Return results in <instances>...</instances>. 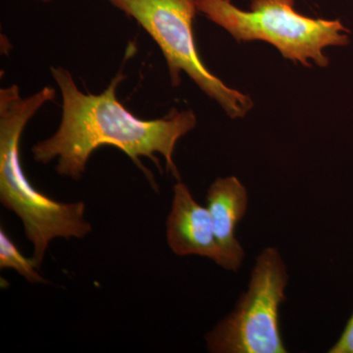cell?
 I'll use <instances>...</instances> for the list:
<instances>
[{
	"label": "cell",
	"mask_w": 353,
	"mask_h": 353,
	"mask_svg": "<svg viewBox=\"0 0 353 353\" xmlns=\"http://www.w3.org/2000/svg\"><path fill=\"white\" fill-rule=\"evenodd\" d=\"M62 97V117L57 131L32 148L34 161L48 164L57 159L58 175L80 180L92 153L104 145L114 146L131 158L157 188L153 175L141 157L152 160L161 171L157 153L164 157L167 171L180 180L173 154L179 139L196 126L192 110L173 108L168 115L143 120L132 115L117 99L118 85L126 76L120 71L101 94H85L63 67L50 68Z\"/></svg>",
	"instance_id": "1"
},
{
	"label": "cell",
	"mask_w": 353,
	"mask_h": 353,
	"mask_svg": "<svg viewBox=\"0 0 353 353\" xmlns=\"http://www.w3.org/2000/svg\"><path fill=\"white\" fill-rule=\"evenodd\" d=\"M39 2H43V3H48V2L52 1V0H38Z\"/></svg>",
	"instance_id": "10"
},
{
	"label": "cell",
	"mask_w": 353,
	"mask_h": 353,
	"mask_svg": "<svg viewBox=\"0 0 353 353\" xmlns=\"http://www.w3.org/2000/svg\"><path fill=\"white\" fill-rule=\"evenodd\" d=\"M330 353H353V314L348 320L345 331L341 334L340 340L336 341Z\"/></svg>",
	"instance_id": "9"
},
{
	"label": "cell",
	"mask_w": 353,
	"mask_h": 353,
	"mask_svg": "<svg viewBox=\"0 0 353 353\" xmlns=\"http://www.w3.org/2000/svg\"><path fill=\"white\" fill-rule=\"evenodd\" d=\"M166 227L167 243L178 256L206 257L228 271H234L233 263L216 239L208 208L199 205L187 185L180 181L174 185Z\"/></svg>",
	"instance_id": "6"
},
{
	"label": "cell",
	"mask_w": 353,
	"mask_h": 353,
	"mask_svg": "<svg viewBox=\"0 0 353 353\" xmlns=\"http://www.w3.org/2000/svg\"><path fill=\"white\" fill-rule=\"evenodd\" d=\"M206 204L216 239L238 271L245 252L236 238V227L245 217L248 205V194L245 185L234 176L218 178L209 187Z\"/></svg>",
	"instance_id": "7"
},
{
	"label": "cell",
	"mask_w": 353,
	"mask_h": 353,
	"mask_svg": "<svg viewBox=\"0 0 353 353\" xmlns=\"http://www.w3.org/2000/svg\"><path fill=\"white\" fill-rule=\"evenodd\" d=\"M296 0H252L250 10L231 0H196L197 11L239 43L260 41L277 48L285 59L305 67H328L323 50L350 43V30L340 20L301 15Z\"/></svg>",
	"instance_id": "3"
},
{
	"label": "cell",
	"mask_w": 353,
	"mask_h": 353,
	"mask_svg": "<svg viewBox=\"0 0 353 353\" xmlns=\"http://www.w3.org/2000/svg\"><path fill=\"white\" fill-rule=\"evenodd\" d=\"M0 268L13 269L30 283L46 282L32 257H25L3 229L0 230Z\"/></svg>",
	"instance_id": "8"
},
{
	"label": "cell",
	"mask_w": 353,
	"mask_h": 353,
	"mask_svg": "<svg viewBox=\"0 0 353 353\" xmlns=\"http://www.w3.org/2000/svg\"><path fill=\"white\" fill-rule=\"evenodd\" d=\"M289 282L287 267L274 248H265L253 267L248 289L231 314L205 336L214 353L287 352L280 330V306Z\"/></svg>",
	"instance_id": "5"
},
{
	"label": "cell",
	"mask_w": 353,
	"mask_h": 353,
	"mask_svg": "<svg viewBox=\"0 0 353 353\" xmlns=\"http://www.w3.org/2000/svg\"><path fill=\"white\" fill-rule=\"evenodd\" d=\"M145 30L159 46L171 85L178 87L187 74L232 119L245 117L253 108L250 95L225 85L213 75L197 53L194 38L196 0H108Z\"/></svg>",
	"instance_id": "4"
},
{
	"label": "cell",
	"mask_w": 353,
	"mask_h": 353,
	"mask_svg": "<svg viewBox=\"0 0 353 353\" xmlns=\"http://www.w3.org/2000/svg\"><path fill=\"white\" fill-rule=\"evenodd\" d=\"M55 97L57 90L50 87L28 97H21L16 85L0 90V201L22 221L26 236L34 248L32 259L38 268L50 241L83 239L92 231L85 220V202L50 199L32 187L23 170V132L39 109Z\"/></svg>",
	"instance_id": "2"
}]
</instances>
